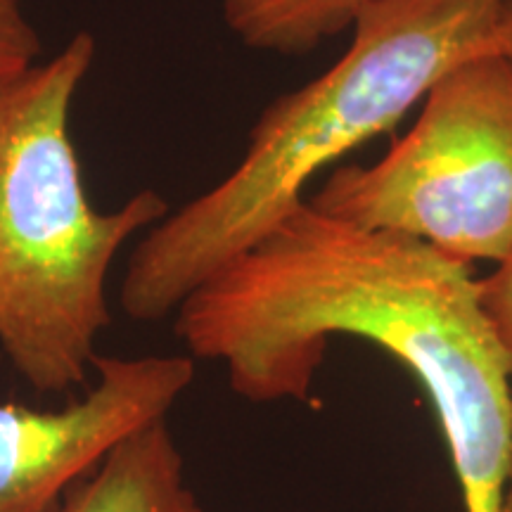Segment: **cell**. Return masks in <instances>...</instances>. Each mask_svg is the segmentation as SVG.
I'll use <instances>...</instances> for the list:
<instances>
[{"mask_svg": "<svg viewBox=\"0 0 512 512\" xmlns=\"http://www.w3.org/2000/svg\"><path fill=\"white\" fill-rule=\"evenodd\" d=\"M93 60L95 38L76 34L0 88V351L41 394L86 382L114 259L169 214L150 188L114 211L88 200L69 117Z\"/></svg>", "mask_w": 512, "mask_h": 512, "instance_id": "cell-3", "label": "cell"}, {"mask_svg": "<svg viewBox=\"0 0 512 512\" xmlns=\"http://www.w3.org/2000/svg\"><path fill=\"white\" fill-rule=\"evenodd\" d=\"M498 53L503 57H508V62L512 64V5L505 15L501 29H498Z\"/></svg>", "mask_w": 512, "mask_h": 512, "instance_id": "cell-10", "label": "cell"}, {"mask_svg": "<svg viewBox=\"0 0 512 512\" xmlns=\"http://www.w3.org/2000/svg\"><path fill=\"white\" fill-rule=\"evenodd\" d=\"M176 335L254 403L309 401L337 335L373 342L430 396L465 512H503L512 349L470 266L427 242L361 228L302 202L190 292Z\"/></svg>", "mask_w": 512, "mask_h": 512, "instance_id": "cell-1", "label": "cell"}, {"mask_svg": "<svg viewBox=\"0 0 512 512\" xmlns=\"http://www.w3.org/2000/svg\"><path fill=\"white\" fill-rule=\"evenodd\" d=\"M479 297L496 332L512 349V249L494 273L479 280Z\"/></svg>", "mask_w": 512, "mask_h": 512, "instance_id": "cell-9", "label": "cell"}, {"mask_svg": "<svg viewBox=\"0 0 512 512\" xmlns=\"http://www.w3.org/2000/svg\"><path fill=\"white\" fill-rule=\"evenodd\" d=\"M41 41L31 27L22 0H0V88L38 64Z\"/></svg>", "mask_w": 512, "mask_h": 512, "instance_id": "cell-8", "label": "cell"}, {"mask_svg": "<svg viewBox=\"0 0 512 512\" xmlns=\"http://www.w3.org/2000/svg\"><path fill=\"white\" fill-rule=\"evenodd\" d=\"M3 358V351H0ZM95 384L64 408L0 403V512H50L119 441L169 418L192 356H95Z\"/></svg>", "mask_w": 512, "mask_h": 512, "instance_id": "cell-5", "label": "cell"}, {"mask_svg": "<svg viewBox=\"0 0 512 512\" xmlns=\"http://www.w3.org/2000/svg\"><path fill=\"white\" fill-rule=\"evenodd\" d=\"M311 207L422 240L463 264L512 249V64L498 50L441 74L411 131L375 164L337 166Z\"/></svg>", "mask_w": 512, "mask_h": 512, "instance_id": "cell-4", "label": "cell"}, {"mask_svg": "<svg viewBox=\"0 0 512 512\" xmlns=\"http://www.w3.org/2000/svg\"><path fill=\"white\" fill-rule=\"evenodd\" d=\"M373 0H221L228 29L254 50L304 57L351 34Z\"/></svg>", "mask_w": 512, "mask_h": 512, "instance_id": "cell-7", "label": "cell"}, {"mask_svg": "<svg viewBox=\"0 0 512 512\" xmlns=\"http://www.w3.org/2000/svg\"><path fill=\"white\" fill-rule=\"evenodd\" d=\"M50 512H204L185 484L183 456L164 420L128 434L98 470Z\"/></svg>", "mask_w": 512, "mask_h": 512, "instance_id": "cell-6", "label": "cell"}, {"mask_svg": "<svg viewBox=\"0 0 512 512\" xmlns=\"http://www.w3.org/2000/svg\"><path fill=\"white\" fill-rule=\"evenodd\" d=\"M503 512H512V444H510V465H508V482H505Z\"/></svg>", "mask_w": 512, "mask_h": 512, "instance_id": "cell-11", "label": "cell"}, {"mask_svg": "<svg viewBox=\"0 0 512 512\" xmlns=\"http://www.w3.org/2000/svg\"><path fill=\"white\" fill-rule=\"evenodd\" d=\"M512 0H373L349 48L280 95L219 185L155 223L128 261L119 302L133 320L176 313L190 292L304 202V190L399 121L467 57L498 50Z\"/></svg>", "mask_w": 512, "mask_h": 512, "instance_id": "cell-2", "label": "cell"}]
</instances>
